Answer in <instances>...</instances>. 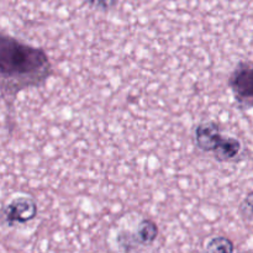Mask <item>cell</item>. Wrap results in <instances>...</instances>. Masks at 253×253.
Returning a JSON list of instances; mask_svg holds the SVG:
<instances>
[{
    "mask_svg": "<svg viewBox=\"0 0 253 253\" xmlns=\"http://www.w3.org/2000/svg\"><path fill=\"white\" fill-rule=\"evenodd\" d=\"M0 68H1L4 90L37 84L43 81L51 72V64L46 53L40 48L21 43L12 37H1L0 49Z\"/></svg>",
    "mask_w": 253,
    "mask_h": 253,
    "instance_id": "obj_1",
    "label": "cell"
},
{
    "mask_svg": "<svg viewBox=\"0 0 253 253\" xmlns=\"http://www.w3.org/2000/svg\"><path fill=\"white\" fill-rule=\"evenodd\" d=\"M230 84L240 101L253 100V63L240 64L232 74Z\"/></svg>",
    "mask_w": 253,
    "mask_h": 253,
    "instance_id": "obj_2",
    "label": "cell"
},
{
    "mask_svg": "<svg viewBox=\"0 0 253 253\" xmlns=\"http://www.w3.org/2000/svg\"><path fill=\"white\" fill-rule=\"evenodd\" d=\"M37 215V207L30 198L20 197L12 200L5 209V219L10 226L15 224H24Z\"/></svg>",
    "mask_w": 253,
    "mask_h": 253,
    "instance_id": "obj_3",
    "label": "cell"
},
{
    "mask_svg": "<svg viewBox=\"0 0 253 253\" xmlns=\"http://www.w3.org/2000/svg\"><path fill=\"white\" fill-rule=\"evenodd\" d=\"M224 141L225 138L220 135L219 126L216 124H203L198 126L195 130V142L198 147L202 148L203 151L216 153Z\"/></svg>",
    "mask_w": 253,
    "mask_h": 253,
    "instance_id": "obj_4",
    "label": "cell"
},
{
    "mask_svg": "<svg viewBox=\"0 0 253 253\" xmlns=\"http://www.w3.org/2000/svg\"><path fill=\"white\" fill-rule=\"evenodd\" d=\"M137 241L141 245H151L158 236V227L151 220H143L137 229Z\"/></svg>",
    "mask_w": 253,
    "mask_h": 253,
    "instance_id": "obj_5",
    "label": "cell"
},
{
    "mask_svg": "<svg viewBox=\"0 0 253 253\" xmlns=\"http://www.w3.org/2000/svg\"><path fill=\"white\" fill-rule=\"evenodd\" d=\"M234 242L224 236L214 237L207 245V253H234Z\"/></svg>",
    "mask_w": 253,
    "mask_h": 253,
    "instance_id": "obj_6",
    "label": "cell"
},
{
    "mask_svg": "<svg viewBox=\"0 0 253 253\" xmlns=\"http://www.w3.org/2000/svg\"><path fill=\"white\" fill-rule=\"evenodd\" d=\"M240 210H241L242 215H244L249 221L253 222V192L250 193V194L245 198Z\"/></svg>",
    "mask_w": 253,
    "mask_h": 253,
    "instance_id": "obj_7",
    "label": "cell"
},
{
    "mask_svg": "<svg viewBox=\"0 0 253 253\" xmlns=\"http://www.w3.org/2000/svg\"><path fill=\"white\" fill-rule=\"evenodd\" d=\"M89 4L93 5L95 7H100V9H109V7L114 6L118 0H88Z\"/></svg>",
    "mask_w": 253,
    "mask_h": 253,
    "instance_id": "obj_8",
    "label": "cell"
}]
</instances>
